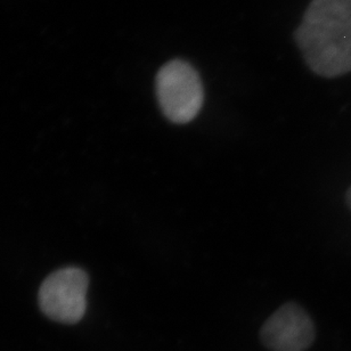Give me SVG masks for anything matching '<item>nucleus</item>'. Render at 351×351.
Segmentation results:
<instances>
[{"mask_svg":"<svg viewBox=\"0 0 351 351\" xmlns=\"http://www.w3.org/2000/svg\"><path fill=\"white\" fill-rule=\"evenodd\" d=\"M294 39L308 68L319 77L351 72V0H313Z\"/></svg>","mask_w":351,"mask_h":351,"instance_id":"nucleus-1","label":"nucleus"},{"mask_svg":"<svg viewBox=\"0 0 351 351\" xmlns=\"http://www.w3.org/2000/svg\"><path fill=\"white\" fill-rule=\"evenodd\" d=\"M156 94L163 115L177 125L193 121L204 103V87L199 72L182 58L161 66L156 73Z\"/></svg>","mask_w":351,"mask_h":351,"instance_id":"nucleus-2","label":"nucleus"},{"mask_svg":"<svg viewBox=\"0 0 351 351\" xmlns=\"http://www.w3.org/2000/svg\"><path fill=\"white\" fill-rule=\"evenodd\" d=\"M89 276L79 267H64L51 273L41 284L39 308L51 321L75 324L87 311Z\"/></svg>","mask_w":351,"mask_h":351,"instance_id":"nucleus-3","label":"nucleus"},{"mask_svg":"<svg viewBox=\"0 0 351 351\" xmlns=\"http://www.w3.org/2000/svg\"><path fill=\"white\" fill-rule=\"evenodd\" d=\"M316 337L314 322L294 302L282 306L270 316L261 331L263 346L271 351L307 350Z\"/></svg>","mask_w":351,"mask_h":351,"instance_id":"nucleus-4","label":"nucleus"},{"mask_svg":"<svg viewBox=\"0 0 351 351\" xmlns=\"http://www.w3.org/2000/svg\"><path fill=\"white\" fill-rule=\"evenodd\" d=\"M346 201H347L349 209L351 210V186L349 187L348 191H347V194H346Z\"/></svg>","mask_w":351,"mask_h":351,"instance_id":"nucleus-5","label":"nucleus"}]
</instances>
